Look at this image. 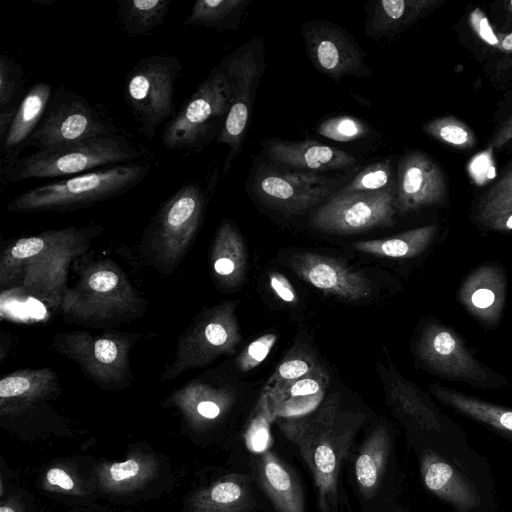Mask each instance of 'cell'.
I'll use <instances>...</instances> for the list:
<instances>
[{
    "instance_id": "obj_12",
    "label": "cell",
    "mask_w": 512,
    "mask_h": 512,
    "mask_svg": "<svg viewBox=\"0 0 512 512\" xmlns=\"http://www.w3.org/2000/svg\"><path fill=\"white\" fill-rule=\"evenodd\" d=\"M396 213V185L377 192L340 190L316 210L310 224L323 233L354 234L391 226Z\"/></svg>"
},
{
    "instance_id": "obj_36",
    "label": "cell",
    "mask_w": 512,
    "mask_h": 512,
    "mask_svg": "<svg viewBox=\"0 0 512 512\" xmlns=\"http://www.w3.org/2000/svg\"><path fill=\"white\" fill-rule=\"evenodd\" d=\"M396 185L393 166L389 159L367 166L344 188L348 192H377Z\"/></svg>"
},
{
    "instance_id": "obj_11",
    "label": "cell",
    "mask_w": 512,
    "mask_h": 512,
    "mask_svg": "<svg viewBox=\"0 0 512 512\" xmlns=\"http://www.w3.org/2000/svg\"><path fill=\"white\" fill-rule=\"evenodd\" d=\"M136 335L108 332L94 336L85 331L60 333L52 347L76 362L96 384L114 386L131 380L129 353Z\"/></svg>"
},
{
    "instance_id": "obj_1",
    "label": "cell",
    "mask_w": 512,
    "mask_h": 512,
    "mask_svg": "<svg viewBox=\"0 0 512 512\" xmlns=\"http://www.w3.org/2000/svg\"><path fill=\"white\" fill-rule=\"evenodd\" d=\"M363 420L330 398L316 411L278 422L312 473L320 512H343L341 469Z\"/></svg>"
},
{
    "instance_id": "obj_44",
    "label": "cell",
    "mask_w": 512,
    "mask_h": 512,
    "mask_svg": "<svg viewBox=\"0 0 512 512\" xmlns=\"http://www.w3.org/2000/svg\"><path fill=\"white\" fill-rule=\"evenodd\" d=\"M48 481L53 485H58L63 489L69 490L73 488V481L66 472L61 469H51L47 473Z\"/></svg>"
},
{
    "instance_id": "obj_25",
    "label": "cell",
    "mask_w": 512,
    "mask_h": 512,
    "mask_svg": "<svg viewBox=\"0 0 512 512\" xmlns=\"http://www.w3.org/2000/svg\"><path fill=\"white\" fill-rule=\"evenodd\" d=\"M213 273L226 287L237 286L246 270V250L243 238L234 223L222 221L217 229L211 251Z\"/></svg>"
},
{
    "instance_id": "obj_48",
    "label": "cell",
    "mask_w": 512,
    "mask_h": 512,
    "mask_svg": "<svg viewBox=\"0 0 512 512\" xmlns=\"http://www.w3.org/2000/svg\"><path fill=\"white\" fill-rule=\"evenodd\" d=\"M500 49L504 51H512V32L500 35Z\"/></svg>"
},
{
    "instance_id": "obj_22",
    "label": "cell",
    "mask_w": 512,
    "mask_h": 512,
    "mask_svg": "<svg viewBox=\"0 0 512 512\" xmlns=\"http://www.w3.org/2000/svg\"><path fill=\"white\" fill-rule=\"evenodd\" d=\"M506 281L496 265H483L462 283L459 297L466 309L488 325L498 322L505 302Z\"/></svg>"
},
{
    "instance_id": "obj_2",
    "label": "cell",
    "mask_w": 512,
    "mask_h": 512,
    "mask_svg": "<svg viewBox=\"0 0 512 512\" xmlns=\"http://www.w3.org/2000/svg\"><path fill=\"white\" fill-rule=\"evenodd\" d=\"M102 227L89 225L45 231L19 238L0 259V284L8 288L16 278L26 294L59 306L68 289L67 273L73 260L84 253Z\"/></svg>"
},
{
    "instance_id": "obj_6",
    "label": "cell",
    "mask_w": 512,
    "mask_h": 512,
    "mask_svg": "<svg viewBox=\"0 0 512 512\" xmlns=\"http://www.w3.org/2000/svg\"><path fill=\"white\" fill-rule=\"evenodd\" d=\"M145 149L121 134L38 150L21 157L2 178L4 185L28 179L71 177L97 168L134 162Z\"/></svg>"
},
{
    "instance_id": "obj_35",
    "label": "cell",
    "mask_w": 512,
    "mask_h": 512,
    "mask_svg": "<svg viewBox=\"0 0 512 512\" xmlns=\"http://www.w3.org/2000/svg\"><path fill=\"white\" fill-rule=\"evenodd\" d=\"M423 130L431 137L455 148L470 149L476 144L473 131L453 116L433 119L423 125Z\"/></svg>"
},
{
    "instance_id": "obj_18",
    "label": "cell",
    "mask_w": 512,
    "mask_h": 512,
    "mask_svg": "<svg viewBox=\"0 0 512 512\" xmlns=\"http://www.w3.org/2000/svg\"><path fill=\"white\" fill-rule=\"evenodd\" d=\"M445 196V178L433 159L421 151H411L400 158L396 178L398 214L440 204Z\"/></svg>"
},
{
    "instance_id": "obj_24",
    "label": "cell",
    "mask_w": 512,
    "mask_h": 512,
    "mask_svg": "<svg viewBox=\"0 0 512 512\" xmlns=\"http://www.w3.org/2000/svg\"><path fill=\"white\" fill-rule=\"evenodd\" d=\"M434 4V0L370 2L365 22L366 34L374 39L392 38L414 23Z\"/></svg>"
},
{
    "instance_id": "obj_33",
    "label": "cell",
    "mask_w": 512,
    "mask_h": 512,
    "mask_svg": "<svg viewBox=\"0 0 512 512\" xmlns=\"http://www.w3.org/2000/svg\"><path fill=\"white\" fill-rule=\"evenodd\" d=\"M57 384L56 373L48 368L15 371L0 380V398L34 396L55 388Z\"/></svg>"
},
{
    "instance_id": "obj_21",
    "label": "cell",
    "mask_w": 512,
    "mask_h": 512,
    "mask_svg": "<svg viewBox=\"0 0 512 512\" xmlns=\"http://www.w3.org/2000/svg\"><path fill=\"white\" fill-rule=\"evenodd\" d=\"M420 471L426 488L444 500L457 512H470L480 503L471 480L445 457L434 451L425 452Z\"/></svg>"
},
{
    "instance_id": "obj_26",
    "label": "cell",
    "mask_w": 512,
    "mask_h": 512,
    "mask_svg": "<svg viewBox=\"0 0 512 512\" xmlns=\"http://www.w3.org/2000/svg\"><path fill=\"white\" fill-rule=\"evenodd\" d=\"M391 450L388 429L378 425L360 447L354 462V474L360 492L371 497L378 489Z\"/></svg>"
},
{
    "instance_id": "obj_41",
    "label": "cell",
    "mask_w": 512,
    "mask_h": 512,
    "mask_svg": "<svg viewBox=\"0 0 512 512\" xmlns=\"http://www.w3.org/2000/svg\"><path fill=\"white\" fill-rule=\"evenodd\" d=\"M469 22L479 38L485 43L500 48V39L494 33L486 15L479 8L474 9L469 16Z\"/></svg>"
},
{
    "instance_id": "obj_50",
    "label": "cell",
    "mask_w": 512,
    "mask_h": 512,
    "mask_svg": "<svg viewBox=\"0 0 512 512\" xmlns=\"http://www.w3.org/2000/svg\"><path fill=\"white\" fill-rule=\"evenodd\" d=\"M508 10L512 14V0L508 2Z\"/></svg>"
},
{
    "instance_id": "obj_38",
    "label": "cell",
    "mask_w": 512,
    "mask_h": 512,
    "mask_svg": "<svg viewBox=\"0 0 512 512\" xmlns=\"http://www.w3.org/2000/svg\"><path fill=\"white\" fill-rule=\"evenodd\" d=\"M512 213V187L498 191L487 192L477 207L476 218L482 222Z\"/></svg>"
},
{
    "instance_id": "obj_10",
    "label": "cell",
    "mask_w": 512,
    "mask_h": 512,
    "mask_svg": "<svg viewBox=\"0 0 512 512\" xmlns=\"http://www.w3.org/2000/svg\"><path fill=\"white\" fill-rule=\"evenodd\" d=\"M117 126L80 94L66 86L53 90L45 113L27 147L38 150L118 134Z\"/></svg>"
},
{
    "instance_id": "obj_28",
    "label": "cell",
    "mask_w": 512,
    "mask_h": 512,
    "mask_svg": "<svg viewBox=\"0 0 512 512\" xmlns=\"http://www.w3.org/2000/svg\"><path fill=\"white\" fill-rule=\"evenodd\" d=\"M437 231V225H427L388 238L357 241L352 243V247L361 253L378 257L411 258L428 248Z\"/></svg>"
},
{
    "instance_id": "obj_7",
    "label": "cell",
    "mask_w": 512,
    "mask_h": 512,
    "mask_svg": "<svg viewBox=\"0 0 512 512\" xmlns=\"http://www.w3.org/2000/svg\"><path fill=\"white\" fill-rule=\"evenodd\" d=\"M231 97L230 82L221 65H217L165 123L163 145L168 149L201 151L219 135Z\"/></svg>"
},
{
    "instance_id": "obj_23",
    "label": "cell",
    "mask_w": 512,
    "mask_h": 512,
    "mask_svg": "<svg viewBox=\"0 0 512 512\" xmlns=\"http://www.w3.org/2000/svg\"><path fill=\"white\" fill-rule=\"evenodd\" d=\"M256 477L278 512H305L297 477L274 453L261 454L256 464Z\"/></svg>"
},
{
    "instance_id": "obj_34",
    "label": "cell",
    "mask_w": 512,
    "mask_h": 512,
    "mask_svg": "<svg viewBox=\"0 0 512 512\" xmlns=\"http://www.w3.org/2000/svg\"><path fill=\"white\" fill-rule=\"evenodd\" d=\"M187 384L182 393L197 400L196 411L204 419H216L231 401L228 391L215 388L202 380L194 379Z\"/></svg>"
},
{
    "instance_id": "obj_47",
    "label": "cell",
    "mask_w": 512,
    "mask_h": 512,
    "mask_svg": "<svg viewBox=\"0 0 512 512\" xmlns=\"http://www.w3.org/2000/svg\"><path fill=\"white\" fill-rule=\"evenodd\" d=\"M512 187V166L506 171L505 174L492 186L489 192H498Z\"/></svg>"
},
{
    "instance_id": "obj_40",
    "label": "cell",
    "mask_w": 512,
    "mask_h": 512,
    "mask_svg": "<svg viewBox=\"0 0 512 512\" xmlns=\"http://www.w3.org/2000/svg\"><path fill=\"white\" fill-rule=\"evenodd\" d=\"M277 340L274 333L264 334L251 342L240 354L237 364L241 371L247 372L263 362Z\"/></svg>"
},
{
    "instance_id": "obj_49",
    "label": "cell",
    "mask_w": 512,
    "mask_h": 512,
    "mask_svg": "<svg viewBox=\"0 0 512 512\" xmlns=\"http://www.w3.org/2000/svg\"><path fill=\"white\" fill-rule=\"evenodd\" d=\"M0 512H14V511L9 507H1Z\"/></svg>"
},
{
    "instance_id": "obj_37",
    "label": "cell",
    "mask_w": 512,
    "mask_h": 512,
    "mask_svg": "<svg viewBox=\"0 0 512 512\" xmlns=\"http://www.w3.org/2000/svg\"><path fill=\"white\" fill-rule=\"evenodd\" d=\"M317 133L339 142H350L365 137L370 129L365 122L352 116H336L322 121Z\"/></svg>"
},
{
    "instance_id": "obj_27",
    "label": "cell",
    "mask_w": 512,
    "mask_h": 512,
    "mask_svg": "<svg viewBox=\"0 0 512 512\" xmlns=\"http://www.w3.org/2000/svg\"><path fill=\"white\" fill-rule=\"evenodd\" d=\"M387 401L394 410L425 431H439L441 423L436 409L401 378L385 380Z\"/></svg>"
},
{
    "instance_id": "obj_15",
    "label": "cell",
    "mask_w": 512,
    "mask_h": 512,
    "mask_svg": "<svg viewBox=\"0 0 512 512\" xmlns=\"http://www.w3.org/2000/svg\"><path fill=\"white\" fill-rule=\"evenodd\" d=\"M259 168L253 192L259 201L279 212L303 214L332 193V181L317 173Z\"/></svg>"
},
{
    "instance_id": "obj_3",
    "label": "cell",
    "mask_w": 512,
    "mask_h": 512,
    "mask_svg": "<svg viewBox=\"0 0 512 512\" xmlns=\"http://www.w3.org/2000/svg\"><path fill=\"white\" fill-rule=\"evenodd\" d=\"M150 169L149 163L137 161L48 182L14 197L6 210L64 213L86 208L130 191L147 177Z\"/></svg>"
},
{
    "instance_id": "obj_19",
    "label": "cell",
    "mask_w": 512,
    "mask_h": 512,
    "mask_svg": "<svg viewBox=\"0 0 512 512\" xmlns=\"http://www.w3.org/2000/svg\"><path fill=\"white\" fill-rule=\"evenodd\" d=\"M52 85L36 82L30 86L11 123L0 138V177L13 168L27 148V142L38 127L52 95Z\"/></svg>"
},
{
    "instance_id": "obj_39",
    "label": "cell",
    "mask_w": 512,
    "mask_h": 512,
    "mask_svg": "<svg viewBox=\"0 0 512 512\" xmlns=\"http://www.w3.org/2000/svg\"><path fill=\"white\" fill-rule=\"evenodd\" d=\"M314 367V362L308 356L296 355L287 357L280 363L269 384H273V387H276L295 381L310 374Z\"/></svg>"
},
{
    "instance_id": "obj_4",
    "label": "cell",
    "mask_w": 512,
    "mask_h": 512,
    "mask_svg": "<svg viewBox=\"0 0 512 512\" xmlns=\"http://www.w3.org/2000/svg\"><path fill=\"white\" fill-rule=\"evenodd\" d=\"M60 308L68 321L102 327L136 318L145 304L122 270L105 260L83 270L66 290Z\"/></svg>"
},
{
    "instance_id": "obj_14",
    "label": "cell",
    "mask_w": 512,
    "mask_h": 512,
    "mask_svg": "<svg viewBox=\"0 0 512 512\" xmlns=\"http://www.w3.org/2000/svg\"><path fill=\"white\" fill-rule=\"evenodd\" d=\"M302 35L308 57L319 72L335 81L345 76L372 75L364 62L366 53L341 26L326 20H311L304 23Z\"/></svg>"
},
{
    "instance_id": "obj_32",
    "label": "cell",
    "mask_w": 512,
    "mask_h": 512,
    "mask_svg": "<svg viewBox=\"0 0 512 512\" xmlns=\"http://www.w3.org/2000/svg\"><path fill=\"white\" fill-rule=\"evenodd\" d=\"M22 66L8 55H0V138L6 132L26 93Z\"/></svg>"
},
{
    "instance_id": "obj_8",
    "label": "cell",
    "mask_w": 512,
    "mask_h": 512,
    "mask_svg": "<svg viewBox=\"0 0 512 512\" xmlns=\"http://www.w3.org/2000/svg\"><path fill=\"white\" fill-rule=\"evenodd\" d=\"M181 73L179 58L168 54L141 58L127 71L123 97L145 138L153 139L158 127L175 115V82Z\"/></svg>"
},
{
    "instance_id": "obj_51",
    "label": "cell",
    "mask_w": 512,
    "mask_h": 512,
    "mask_svg": "<svg viewBox=\"0 0 512 512\" xmlns=\"http://www.w3.org/2000/svg\"><path fill=\"white\" fill-rule=\"evenodd\" d=\"M395 512H398V511H395Z\"/></svg>"
},
{
    "instance_id": "obj_45",
    "label": "cell",
    "mask_w": 512,
    "mask_h": 512,
    "mask_svg": "<svg viewBox=\"0 0 512 512\" xmlns=\"http://www.w3.org/2000/svg\"><path fill=\"white\" fill-rule=\"evenodd\" d=\"M484 224L494 230H499V231L512 230V213L491 219Z\"/></svg>"
},
{
    "instance_id": "obj_20",
    "label": "cell",
    "mask_w": 512,
    "mask_h": 512,
    "mask_svg": "<svg viewBox=\"0 0 512 512\" xmlns=\"http://www.w3.org/2000/svg\"><path fill=\"white\" fill-rule=\"evenodd\" d=\"M266 155L275 163L299 172H326L354 167L356 159L349 153L316 141H263Z\"/></svg>"
},
{
    "instance_id": "obj_31",
    "label": "cell",
    "mask_w": 512,
    "mask_h": 512,
    "mask_svg": "<svg viewBox=\"0 0 512 512\" xmlns=\"http://www.w3.org/2000/svg\"><path fill=\"white\" fill-rule=\"evenodd\" d=\"M249 3L250 0H198L183 25L234 30Z\"/></svg>"
},
{
    "instance_id": "obj_5",
    "label": "cell",
    "mask_w": 512,
    "mask_h": 512,
    "mask_svg": "<svg viewBox=\"0 0 512 512\" xmlns=\"http://www.w3.org/2000/svg\"><path fill=\"white\" fill-rule=\"evenodd\" d=\"M210 186L204 188L195 180L185 182L162 202L146 227L143 254L161 272L171 273L191 247L202 224Z\"/></svg>"
},
{
    "instance_id": "obj_9",
    "label": "cell",
    "mask_w": 512,
    "mask_h": 512,
    "mask_svg": "<svg viewBox=\"0 0 512 512\" xmlns=\"http://www.w3.org/2000/svg\"><path fill=\"white\" fill-rule=\"evenodd\" d=\"M237 303L229 301L203 311L180 336L175 360L160 380H173L190 369L206 366L223 355H232L241 340L235 314Z\"/></svg>"
},
{
    "instance_id": "obj_46",
    "label": "cell",
    "mask_w": 512,
    "mask_h": 512,
    "mask_svg": "<svg viewBox=\"0 0 512 512\" xmlns=\"http://www.w3.org/2000/svg\"><path fill=\"white\" fill-rule=\"evenodd\" d=\"M512 138V120L509 121L495 136L492 141L494 148H500Z\"/></svg>"
},
{
    "instance_id": "obj_17",
    "label": "cell",
    "mask_w": 512,
    "mask_h": 512,
    "mask_svg": "<svg viewBox=\"0 0 512 512\" xmlns=\"http://www.w3.org/2000/svg\"><path fill=\"white\" fill-rule=\"evenodd\" d=\"M419 358L434 372L463 381H484L486 371L451 329L436 323L427 325L418 340Z\"/></svg>"
},
{
    "instance_id": "obj_43",
    "label": "cell",
    "mask_w": 512,
    "mask_h": 512,
    "mask_svg": "<svg viewBox=\"0 0 512 512\" xmlns=\"http://www.w3.org/2000/svg\"><path fill=\"white\" fill-rule=\"evenodd\" d=\"M139 471V466L134 460H127L122 463H115L110 469V474L115 481H121L135 476Z\"/></svg>"
},
{
    "instance_id": "obj_29",
    "label": "cell",
    "mask_w": 512,
    "mask_h": 512,
    "mask_svg": "<svg viewBox=\"0 0 512 512\" xmlns=\"http://www.w3.org/2000/svg\"><path fill=\"white\" fill-rule=\"evenodd\" d=\"M117 20L123 31L131 36H146L162 25L170 10V0H119Z\"/></svg>"
},
{
    "instance_id": "obj_30",
    "label": "cell",
    "mask_w": 512,
    "mask_h": 512,
    "mask_svg": "<svg viewBox=\"0 0 512 512\" xmlns=\"http://www.w3.org/2000/svg\"><path fill=\"white\" fill-rule=\"evenodd\" d=\"M430 390L437 399L455 410L497 430L512 434V410L484 402L440 385H433Z\"/></svg>"
},
{
    "instance_id": "obj_42",
    "label": "cell",
    "mask_w": 512,
    "mask_h": 512,
    "mask_svg": "<svg viewBox=\"0 0 512 512\" xmlns=\"http://www.w3.org/2000/svg\"><path fill=\"white\" fill-rule=\"evenodd\" d=\"M269 285L282 301L290 304L297 301L296 291L285 275L279 272H271L269 274Z\"/></svg>"
},
{
    "instance_id": "obj_16",
    "label": "cell",
    "mask_w": 512,
    "mask_h": 512,
    "mask_svg": "<svg viewBox=\"0 0 512 512\" xmlns=\"http://www.w3.org/2000/svg\"><path fill=\"white\" fill-rule=\"evenodd\" d=\"M292 271L325 294L346 301H363L373 295L372 282L362 273L334 257L309 251L292 254Z\"/></svg>"
},
{
    "instance_id": "obj_13",
    "label": "cell",
    "mask_w": 512,
    "mask_h": 512,
    "mask_svg": "<svg viewBox=\"0 0 512 512\" xmlns=\"http://www.w3.org/2000/svg\"><path fill=\"white\" fill-rule=\"evenodd\" d=\"M232 89L227 116L217 136L218 144L229 147L223 172L226 174L242 148L252 106V96L262 71L260 56L248 44L227 56L220 64Z\"/></svg>"
}]
</instances>
